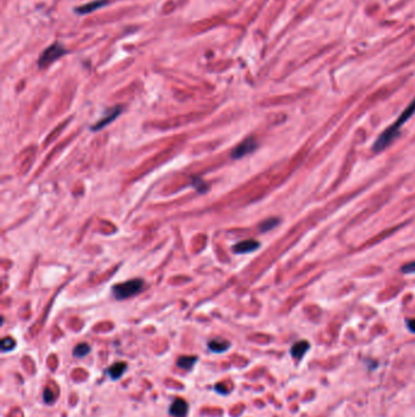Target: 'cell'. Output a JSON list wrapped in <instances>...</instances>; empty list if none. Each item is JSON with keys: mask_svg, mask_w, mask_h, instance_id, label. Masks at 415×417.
<instances>
[{"mask_svg": "<svg viewBox=\"0 0 415 417\" xmlns=\"http://www.w3.org/2000/svg\"><path fill=\"white\" fill-rule=\"evenodd\" d=\"M408 327H409V328H411V331L415 332V320L408 321Z\"/></svg>", "mask_w": 415, "mask_h": 417, "instance_id": "cell-17", "label": "cell"}, {"mask_svg": "<svg viewBox=\"0 0 415 417\" xmlns=\"http://www.w3.org/2000/svg\"><path fill=\"white\" fill-rule=\"evenodd\" d=\"M64 54H66V49L59 43H55V44L50 45L44 50V53L40 55L39 61H38V65L40 68H45V66L50 65L55 60L60 59Z\"/></svg>", "mask_w": 415, "mask_h": 417, "instance_id": "cell-3", "label": "cell"}, {"mask_svg": "<svg viewBox=\"0 0 415 417\" xmlns=\"http://www.w3.org/2000/svg\"><path fill=\"white\" fill-rule=\"evenodd\" d=\"M259 246V243L257 241H254V239H247V241L240 242V243L235 244L234 245V251L238 254H246L251 253V251L257 250Z\"/></svg>", "mask_w": 415, "mask_h": 417, "instance_id": "cell-6", "label": "cell"}, {"mask_svg": "<svg viewBox=\"0 0 415 417\" xmlns=\"http://www.w3.org/2000/svg\"><path fill=\"white\" fill-rule=\"evenodd\" d=\"M414 114H415V98L413 102L407 106V109L404 110L401 115H399V117L394 121L393 125H391L390 127L386 128V130L383 131L380 136H379L378 140L375 141V144H374L373 146L374 151L379 153V151L387 148L394 139H396L397 136H398L399 130H401L402 126H403L404 123H406Z\"/></svg>", "mask_w": 415, "mask_h": 417, "instance_id": "cell-1", "label": "cell"}, {"mask_svg": "<svg viewBox=\"0 0 415 417\" xmlns=\"http://www.w3.org/2000/svg\"><path fill=\"white\" fill-rule=\"evenodd\" d=\"M144 287L143 279H130L127 280V282L118 283V284H115L112 287V293L113 297L118 300L127 299V298L133 297V295L138 294V293L141 292Z\"/></svg>", "mask_w": 415, "mask_h": 417, "instance_id": "cell-2", "label": "cell"}, {"mask_svg": "<svg viewBox=\"0 0 415 417\" xmlns=\"http://www.w3.org/2000/svg\"><path fill=\"white\" fill-rule=\"evenodd\" d=\"M89 351H90V347L86 343H81V344H78V346L74 347L73 356L84 357V356H87L88 354H89Z\"/></svg>", "mask_w": 415, "mask_h": 417, "instance_id": "cell-13", "label": "cell"}, {"mask_svg": "<svg viewBox=\"0 0 415 417\" xmlns=\"http://www.w3.org/2000/svg\"><path fill=\"white\" fill-rule=\"evenodd\" d=\"M208 348H210L211 351L213 352H224L230 348V343L226 342L225 339H212V341L208 343Z\"/></svg>", "mask_w": 415, "mask_h": 417, "instance_id": "cell-8", "label": "cell"}, {"mask_svg": "<svg viewBox=\"0 0 415 417\" xmlns=\"http://www.w3.org/2000/svg\"><path fill=\"white\" fill-rule=\"evenodd\" d=\"M402 271H403L404 274H415V261L404 265V266L402 267Z\"/></svg>", "mask_w": 415, "mask_h": 417, "instance_id": "cell-16", "label": "cell"}, {"mask_svg": "<svg viewBox=\"0 0 415 417\" xmlns=\"http://www.w3.org/2000/svg\"><path fill=\"white\" fill-rule=\"evenodd\" d=\"M277 225H279V220H278V218H275V217L268 218V220L263 221L261 225H259V231H261V232L270 231V230H273V228H274Z\"/></svg>", "mask_w": 415, "mask_h": 417, "instance_id": "cell-14", "label": "cell"}, {"mask_svg": "<svg viewBox=\"0 0 415 417\" xmlns=\"http://www.w3.org/2000/svg\"><path fill=\"white\" fill-rule=\"evenodd\" d=\"M16 346V343H15V341L12 338H10V337H6V338H4L1 341V350L2 351H9V350H12Z\"/></svg>", "mask_w": 415, "mask_h": 417, "instance_id": "cell-15", "label": "cell"}, {"mask_svg": "<svg viewBox=\"0 0 415 417\" xmlns=\"http://www.w3.org/2000/svg\"><path fill=\"white\" fill-rule=\"evenodd\" d=\"M258 146V143L256 141V139L254 138H247L245 139L244 141H241L238 146H235L231 153V158L233 159H240L246 156L247 154L252 153V151L256 150V148Z\"/></svg>", "mask_w": 415, "mask_h": 417, "instance_id": "cell-4", "label": "cell"}, {"mask_svg": "<svg viewBox=\"0 0 415 417\" xmlns=\"http://www.w3.org/2000/svg\"><path fill=\"white\" fill-rule=\"evenodd\" d=\"M307 349H308V343H307V342H300V343L295 344V346L292 347V349H291V352H292V355L295 357H297V359H301V357H302V355L306 352Z\"/></svg>", "mask_w": 415, "mask_h": 417, "instance_id": "cell-12", "label": "cell"}, {"mask_svg": "<svg viewBox=\"0 0 415 417\" xmlns=\"http://www.w3.org/2000/svg\"><path fill=\"white\" fill-rule=\"evenodd\" d=\"M126 370H127V364L126 362H116V364H113L112 366L107 369V375L112 380H118V378L122 377Z\"/></svg>", "mask_w": 415, "mask_h": 417, "instance_id": "cell-7", "label": "cell"}, {"mask_svg": "<svg viewBox=\"0 0 415 417\" xmlns=\"http://www.w3.org/2000/svg\"><path fill=\"white\" fill-rule=\"evenodd\" d=\"M120 112H121V107L120 106L115 107V109H113V110H111V111H109V115L105 116V117L102 118V120H100L99 122H97L96 125L94 126V127H93V130L96 131V130H100V128L105 127V126H106L107 123H110L111 121H112L113 118L116 117V116L120 115Z\"/></svg>", "mask_w": 415, "mask_h": 417, "instance_id": "cell-11", "label": "cell"}, {"mask_svg": "<svg viewBox=\"0 0 415 417\" xmlns=\"http://www.w3.org/2000/svg\"><path fill=\"white\" fill-rule=\"evenodd\" d=\"M197 362V356H180L177 361V366L183 370L190 371Z\"/></svg>", "mask_w": 415, "mask_h": 417, "instance_id": "cell-10", "label": "cell"}, {"mask_svg": "<svg viewBox=\"0 0 415 417\" xmlns=\"http://www.w3.org/2000/svg\"><path fill=\"white\" fill-rule=\"evenodd\" d=\"M189 411V405L182 398H177L169 408V414L173 417H187Z\"/></svg>", "mask_w": 415, "mask_h": 417, "instance_id": "cell-5", "label": "cell"}, {"mask_svg": "<svg viewBox=\"0 0 415 417\" xmlns=\"http://www.w3.org/2000/svg\"><path fill=\"white\" fill-rule=\"evenodd\" d=\"M106 4H107V0H96V1H92L89 2V4L83 5V6L77 7L76 11L79 12V14H88V12L94 11V10H96L97 7H101Z\"/></svg>", "mask_w": 415, "mask_h": 417, "instance_id": "cell-9", "label": "cell"}]
</instances>
